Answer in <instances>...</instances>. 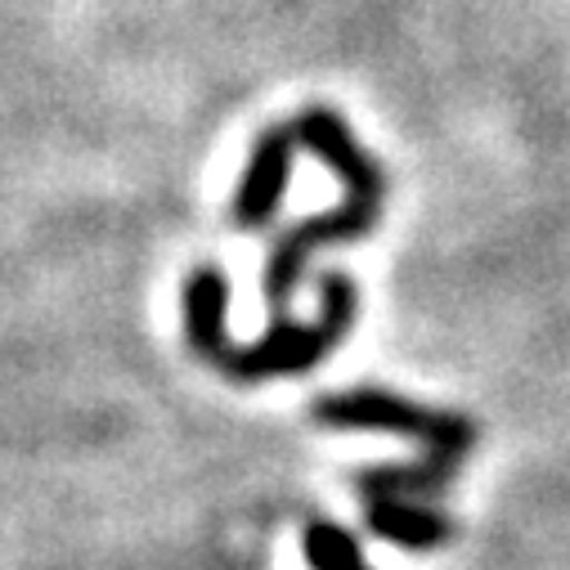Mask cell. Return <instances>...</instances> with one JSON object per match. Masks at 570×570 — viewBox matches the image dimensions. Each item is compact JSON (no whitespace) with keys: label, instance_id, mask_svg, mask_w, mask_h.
Listing matches in <instances>:
<instances>
[{"label":"cell","instance_id":"7","mask_svg":"<svg viewBox=\"0 0 570 570\" xmlns=\"http://www.w3.org/2000/svg\"><path fill=\"white\" fill-rule=\"evenodd\" d=\"M302 552H306L311 570H368V561H364L355 534H351L346 525H337V521H324V517L306 521V530H302Z\"/></svg>","mask_w":570,"mask_h":570},{"label":"cell","instance_id":"2","mask_svg":"<svg viewBox=\"0 0 570 570\" xmlns=\"http://www.w3.org/2000/svg\"><path fill=\"white\" fill-rule=\"evenodd\" d=\"M293 126H297L302 149H311L320 163H328L337 171V180L346 185V203L324 212V216H315V220H302L293 229H283L278 243L269 247L261 288H265V306H269L274 320H288L293 293H297L302 269L311 265V256L324 252V247H337V243L373 234L377 220H382V203H386L382 167L360 149V139L351 135V126L333 108H306Z\"/></svg>","mask_w":570,"mask_h":570},{"label":"cell","instance_id":"5","mask_svg":"<svg viewBox=\"0 0 570 570\" xmlns=\"http://www.w3.org/2000/svg\"><path fill=\"white\" fill-rule=\"evenodd\" d=\"M364 525L377 539H386L404 552H432V548H445L459 534L454 517L426 508L417 499H368L364 503Z\"/></svg>","mask_w":570,"mask_h":570},{"label":"cell","instance_id":"6","mask_svg":"<svg viewBox=\"0 0 570 570\" xmlns=\"http://www.w3.org/2000/svg\"><path fill=\"white\" fill-rule=\"evenodd\" d=\"M463 459H450V454H426L422 463H404V468H368V472H355V490L368 499H436L454 476H459Z\"/></svg>","mask_w":570,"mask_h":570},{"label":"cell","instance_id":"1","mask_svg":"<svg viewBox=\"0 0 570 570\" xmlns=\"http://www.w3.org/2000/svg\"><path fill=\"white\" fill-rule=\"evenodd\" d=\"M225 311H229V278L220 265H198L185 278V337L198 360L220 368L229 382H269V377H297L311 373L333 355L337 342L351 337L360 293L355 278L342 269H328L320 278V320L311 324H288L278 320L261 342L234 346L225 337Z\"/></svg>","mask_w":570,"mask_h":570},{"label":"cell","instance_id":"3","mask_svg":"<svg viewBox=\"0 0 570 570\" xmlns=\"http://www.w3.org/2000/svg\"><path fill=\"white\" fill-rule=\"evenodd\" d=\"M315 422L328 432H382V436H404L426 445V454H450L463 459L476 445V422L463 413L426 409L417 400H404L382 386H355V391H333L315 400Z\"/></svg>","mask_w":570,"mask_h":570},{"label":"cell","instance_id":"4","mask_svg":"<svg viewBox=\"0 0 570 570\" xmlns=\"http://www.w3.org/2000/svg\"><path fill=\"white\" fill-rule=\"evenodd\" d=\"M302 149L297 139V126H269L261 130L256 149L247 158V171L238 180V194H234V212L229 220L238 229H265L288 194V176H293V158Z\"/></svg>","mask_w":570,"mask_h":570}]
</instances>
